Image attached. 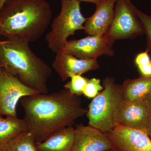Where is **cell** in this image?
Here are the masks:
<instances>
[{"label":"cell","mask_w":151,"mask_h":151,"mask_svg":"<svg viewBox=\"0 0 151 151\" xmlns=\"http://www.w3.org/2000/svg\"><path fill=\"white\" fill-rule=\"evenodd\" d=\"M131 0H117L113 22L105 35L114 41L134 39L145 34V29Z\"/></svg>","instance_id":"6"},{"label":"cell","mask_w":151,"mask_h":151,"mask_svg":"<svg viewBox=\"0 0 151 151\" xmlns=\"http://www.w3.org/2000/svg\"><path fill=\"white\" fill-rule=\"evenodd\" d=\"M104 89L89 104L86 113L89 125L104 133L111 132L116 125V118L122 98V85L113 77L103 80Z\"/></svg>","instance_id":"4"},{"label":"cell","mask_w":151,"mask_h":151,"mask_svg":"<svg viewBox=\"0 0 151 151\" xmlns=\"http://www.w3.org/2000/svg\"><path fill=\"white\" fill-rule=\"evenodd\" d=\"M7 0H0V10Z\"/></svg>","instance_id":"25"},{"label":"cell","mask_w":151,"mask_h":151,"mask_svg":"<svg viewBox=\"0 0 151 151\" xmlns=\"http://www.w3.org/2000/svg\"><path fill=\"white\" fill-rule=\"evenodd\" d=\"M122 88L123 100H145L151 92V77L141 76L138 78L127 79L123 82Z\"/></svg>","instance_id":"15"},{"label":"cell","mask_w":151,"mask_h":151,"mask_svg":"<svg viewBox=\"0 0 151 151\" xmlns=\"http://www.w3.org/2000/svg\"><path fill=\"white\" fill-rule=\"evenodd\" d=\"M35 137L27 130L17 135L6 146L4 151H39Z\"/></svg>","instance_id":"17"},{"label":"cell","mask_w":151,"mask_h":151,"mask_svg":"<svg viewBox=\"0 0 151 151\" xmlns=\"http://www.w3.org/2000/svg\"><path fill=\"white\" fill-rule=\"evenodd\" d=\"M78 0H61L60 12L52 21L51 29L45 40L48 47L54 53L61 50L68 38L76 31L84 29L86 20L82 13Z\"/></svg>","instance_id":"5"},{"label":"cell","mask_w":151,"mask_h":151,"mask_svg":"<svg viewBox=\"0 0 151 151\" xmlns=\"http://www.w3.org/2000/svg\"><path fill=\"white\" fill-rule=\"evenodd\" d=\"M38 93L0 65V116L17 117L19 100L25 96Z\"/></svg>","instance_id":"7"},{"label":"cell","mask_w":151,"mask_h":151,"mask_svg":"<svg viewBox=\"0 0 151 151\" xmlns=\"http://www.w3.org/2000/svg\"><path fill=\"white\" fill-rule=\"evenodd\" d=\"M150 1H151V0H150Z\"/></svg>","instance_id":"27"},{"label":"cell","mask_w":151,"mask_h":151,"mask_svg":"<svg viewBox=\"0 0 151 151\" xmlns=\"http://www.w3.org/2000/svg\"><path fill=\"white\" fill-rule=\"evenodd\" d=\"M145 101L146 104H147V106L148 108L149 111H150V113L151 115V92L149 94L147 97L146 98V99L145 100Z\"/></svg>","instance_id":"23"},{"label":"cell","mask_w":151,"mask_h":151,"mask_svg":"<svg viewBox=\"0 0 151 151\" xmlns=\"http://www.w3.org/2000/svg\"><path fill=\"white\" fill-rule=\"evenodd\" d=\"M147 133L151 140V117L149 120L148 125L147 128Z\"/></svg>","instance_id":"24"},{"label":"cell","mask_w":151,"mask_h":151,"mask_svg":"<svg viewBox=\"0 0 151 151\" xmlns=\"http://www.w3.org/2000/svg\"><path fill=\"white\" fill-rule=\"evenodd\" d=\"M70 80L64 85L71 94L81 96L89 79L81 75H73L70 77Z\"/></svg>","instance_id":"18"},{"label":"cell","mask_w":151,"mask_h":151,"mask_svg":"<svg viewBox=\"0 0 151 151\" xmlns=\"http://www.w3.org/2000/svg\"><path fill=\"white\" fill-rule=\"evenodd\" d=\"M105 151H119V150H117L115 148H114L109 149V150H107Z\"/></svg>","instance_id":"26"},{"label":"cell","mask_w":151,"mask_h":151,"mask_svg":"<svg viewBox=\"0 0 151 151\" xmlns=\"http://www.w3.org/2000/svg\"><path fill=\"white\" fill-rule=\"evenodd\" d=\"M104 89L99 78H92L88 80L85 85L83 94L89 99H93Z\"/></svg>","instance_id":"21"},{"label":"cell","mask_w":151,"mask_h":151,"mask_svg":"<svg viewBox=\"0 0 151 151\" xmlns=\"http://www.w3.org/2000/svg\"><path fill=\"white\" fill-rule=\"evenodd\" d=\"M0 65L28 87L48 93L52 70L32 51L29 42L18 37L0 40Z\"/></svg>","instance_id":"3"},{"label":"cell","mask_w":151,"mask_h":151,"mask_svg":"<svg viewBox=\"0 0 151 151\" xmlns=\"http://www.w3.org/2000/svg\"><path fill=\"white\" fill-rule=\"evenodd\" d=\"M114 42L105 34L89 35L80 39L68 41L61 50L80 59H97L103 55L113 56Z\"/></svg>","instance_id":"8"},{"label":"cell","mask_w":151,"mask_h":151,"mask_svg":"<svg viewBox=\"0 0 151 151\" xmlns=\"http://www.w3.org/2000/svg\"><path fill=\"white\" fill-rule=\"evenodd\" d=\"M20 101L27 130L37 142L58 130L72 126L87 111L82 106L81 96L71 94L65 88L50 94L25 96Z\"/></svg>","instance_id":"1"},{"label":"cell","mask_w":151,"mask_h":151,"mask_svg":"<svg viewBox=\"0 0 151 151\" xmlns=\"http://www.w3.org/2000/svg\"><path fill=\"white\" fill-rule=\"evenodd\" d=\"M105 134L119 151H151V140L145 132L116 124Z\"/></svg>","instance_id":"9"},{"label":"cell","mask_w":151,"mask_h":151,"mask_svg":"<svg viewBox=\"0 0 151 151\" xmlns=\"http://www.w3.org/2000/svg\"><path fill=\"white\" fill-rule=\"evenodd\" d=\"M134 10L137 16L142 24L147 37V49L151 54V16L144 13L135 6Z\"/></svg>","instance_id":"20"},{"label":"cell","mask_w":151,"mask_h":151,"mask_svg":"<svg viewBox=\"0 0 151 151\" xmlns=\"http://www.w3.org/2000/svg\"><path fill=\"white\" fill-rule=\"evenodd\" d=\"M151 117L145 100L134 102L123 100L116 116V124L147 133Z\"/></svg>","instance_id":"10"},{"label":"cell","mask_w":151,"mask_h":151,"mask_svg":"<svg viewBox=\"0 0 151 151\" xmlns=\"http://www.w3.org/2000/svg\"><path fill=\"white\" fill-rule=\"evenodd\" d=\"M135 63L142 76L151 77V60L147 50L137 55L135 58Z\"/></svg>","instance_id":"19"},{"label":"cell","mask_w":151,"mask_h":151,"mask_svg":"<svg viewBox=\"0 0 151 151\" xmlns=\"http://www.w3.org/2000/svg\"><path fill=\"white\" fill-rule=\"evenodd\" d=\"M74 138L75 128L70 126L54 132L36 145L39 151H71Z\"/></svg>","instance_id":"14"},{"label":"cell","mask_w":151,"mask_h":151,"mask_svg":"<svg viewBox=\"0 0 151 151\" xmlns=\"http://www.w3.org/2000/svg\"><path fill=\"white\" fill-rule=\"evenodd\" d=\"M52 17L45 0H7L0 10V36L35 42L46 32Z\"/></svg>","instance_id":"2"},{"label":"cell","mask_w":151,"mask_h":151,"mask_svg":"<svg viewBox=\"0 0 151 151\" xmlns=\"http://www.w3.org/2000/svg\"><path fill=\"white\" fill-rule=\"evenodd\" d=\"M52 65L62 81L100 68L97 59H80L62 50L57 52Z\"/></svg>","instance_id":"12"},{"label":"cell","mask_w":151,"mask_h":151,"mask_svg":"<svg viewBox=\"0 0 151 151\" xmlns=\"http://www.w3.org/2000/svg\"><path fill=\"white\" fill-rule=\"evenodd\" d=\"M27 130L24 119L10 116H0V151H4L6 146L14 137Z\"/></svg>","instance_id":"16"},{"label":"cell","mask_w":151,"mask_h":151,"mask_svg":"<svg viewBox=\"0 0 151 151\" xmlns=\"http://www.w3.org/2000/svg\"><path fill=\"white\" fill-rule=\"evenodd\" d=\"M115 148L105 133L92 126L77 124L71 151H105Z\"/></svg>","instance_id":"11"},{"label":"cell","mask_w":151,"mask_h":151,"mask_svg":"<svg viewBox=\"0 0 151 151\" xmlns=\"http://www.w3.org/2000/svg\"><path fill=\"white\" fill-rule=\"evenodd\" d=\"M79 1L81 2H86L91 3L92 4H94L96 6L100 4H103L104 2H105L106 0H78Z\"/></svg>","instance_id":"22"},{"label":"cell","mask_w":151,"mask_h":151,"mask_svg":"<svg viewBox=\"0 0 151 151\" xmlns=\"http://www.w3.org/2000/svg\"><path fill=\"white\" fill-rule=\"evenodd\" d=\"M117 0H106L96 6L94 14L86 19L84 30L88 35H103L110 28L113 22L115 6Z\"/></svg>","instance_id":"13"}]
</instances>
